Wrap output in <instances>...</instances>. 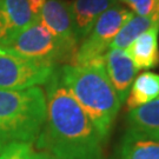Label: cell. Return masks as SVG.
I'll use <instances>...</instances> for the list:
<instances>
[{
    "label": "cell",
    "instance_id": "cell-18",
    "mask_svg": "<svg viewBox=\"0 0 159 159\" xmlns=\"http://www.w3.org/2000/svg\"><path fill=\"white\" fill-rule=\"evenodd\" d=\"M46 1L47 0H29L30 8H31V11H32V13H33V16L35 18H38L40 11H41L43 6L45 5Z\"/></svg>",
    "mask_w": 159,
    "mask_h": 159
},
{
    "label": "cell",
    "instance_id": "cell-7",
    "mask_svg": "<svg viewBox=\"0 0 159 159\" xmlns=\"http://www.w3.org/2000/svg\"><path fill=\"white\" fill-rule=\"evenodd\" d=\"M38 19L57 38L67 56L70 65L73 64L79 40L74 32L70 2L66 0H47Z\"/></svg>",
    "mask_w": 159,
    "mask_h": 159
},
{
    "label": "cell",
    "instance_id": "cell-5",
    "mask_svg": "<svg viewBox=\"0 0 159 159\" xmlns=\"http://www.w3.org/2000/svg\"><path fill=\"white\" fill-rule=\"evenodd\" d=\"M57 65L27 58L0 46V89L25 90L46 85Z\"/></svg>",
    "mask_w": 159,
    "mask_h": 159
},
{
    "label": "cell",
    "instance_id": "cell-15",
    "mask_svg": "<svg viewBox=\"0 0 159 159\" xmlns=\"http://www.w3.org/2000/svg\"><path fill=\"white\" fill-rule=\"evenodd\" d=\"M0 8L6 14L16 34L37 19L30 8L29 0H0Z\"/></svg>",
    "mask_w": 159,
    "mask_h": 159
},
{
    "label": "cell",
    "instance_id": "cell-6",
    "mask_svg": "<svg viewBox=\"0 0 159 159\" xmlns=\"http://www.w3.org/2000/svg\"><path fill=\"white\" fill-rule=\"evenodd\" d=\"M7 50L27 58L58 63H68V58L53 34L37 18L26 29L21 30L2 45Z\"/></svg>",
    "mask_w": 159,
    "mask_h": 159
},
{
    "label": "cell",
    "instance_id": "cell-16",
    "mask_svg": "<svg viewBox=\"0 0 159 159\" xmlns=\"http://www.w3.org/2000/svg\"><path fill=\"white\" fill-rule=\"evenodd\" d=\"M132 13L142 17H159V0H119Z\"/></svg>",
    "mask_w": 159,
    "mask_h": 159
},
{
    "label": "cell",
    "instance_id": "cell-9",
    "mask_svg": "<svg viewBox=\"0 0 159 159\" xmlns=\"http://www.w3.org/2000/svg\"><path fill=\"white\" fill-rule=\"evenodd\" d=\"M116 4L117 0H72L70 10L78 40L83 41L85 39L98 18Z\"/></svg>",
    "mask_w": 159,
    "mask_h": 159
},
{
    "label": "cell",
    "instance_id": "cell-8",
    "mask_svg": "<svg viewBox=\"0 0 159 159\" xmlns=\"http://www.w3.org/2000/svg\"><path fill=\"white\" fill-rule=\"evenodd\" d=\"M104 67L120 102H125L138 72L133 61L124 50L110 48L104 57Z\"/></svg>",
    "mask_w": 159,
    "mask_h": 159
},
{
    "label": "cell",
    "instance_id": "cell-19",
    "mask_svg": "<svg viewBox=\"0 0 159 159\" xmlns=\"http://www.w3.org/2000/svg\"><path fill=\"white\" fill-rule=\"evenodd\" d=\"M32 159H61V158H59V157L50 153V152H46V151H39V152H33Z\"/></svg>",
    "mask_w": 159,
    "mask_h": 159
},
{
    "label": "cell",
    "instance_id": "cell-11",
    "mask_svg": "<svg viewBox=\"0 0 159 159\" xmlns=\"http://www.w3.org/2000/svg\"><path fill=\"white\" fill-rule=\"evenodd\" d=\"M118 159H159V138L127 129L120 140Z\"/></svg>",
    "mask_w": 159,
    "mask_h": 159
},
{
    "label": "cell",
    "instance_id": "cell-1",
    "mask_svg": "<svg viewBox=\"0 0 159 159\" xmlns=\"http://www.w3.org/2000/svg\"><path fill=\"white\" fill-rule=\"evenodd\" d=\"M46 117L37 148L61 159H104L100 134L57 67L46 84Z\"/></svg>",
    "mask_w": 159,
    "mask_h": 159
},
{
    "label": "cell",
    "instance_id": "cell-2",
    "mask_svg": "<svg viewBox=\"0 0 159 159\" xmlns=\"http://www.w3.org/2000/svg\"><path fill=\"white\" fill-rule=\"evenodd\" d=\"M59 68L64 84L90 117L102 140L107 139L121 102L105 67L66 64Z\"/></svg>",
    "mask_w": 159,
    "mask_h": 159
},
{
    "label": "cell",
    "instance_id": "cell-4",
    "mask_svg": "<svg viewBox=\"0 0 159 159\" xmlns=\"http://www.w3.org/2000/svg\"><path fill=\"white\" fill-rule=\"evenodd\" d=\"M134 14L116 4L98 18L90 34L81 41L73 64L75 66H104V57L119 30Z\"/></svg>",
    "mask_w": 159,
    "mask_h": 159
},
{
    "label": "cell",
    "instance_id": "cell-3",
    "mask_svg": "<svg viewBox=\"0 0 159 159\" xmlns=\"http://www.w3.org/2000/svg\"><path fill=\"white\" fill-rule=\"evenodd\" d=\"M46 117V96L40 87L0 89V153L14 143L33 144Z\"/></svg>",
    "mask_w": 159,
    "mask_h": 159
},
{
    "label": "cell",
    "instance_id": "cell-13",
    "mask_svg": "<svg viewBox=\"0 0 159 159\" xmlns=\"http://www.w3.org/2000/svg\"><path fill=\"white\" fill-rule=\"evenodd\" d=\"M127 96L129 110L142 106L159 97V74L153 72H144L138 75L131 86Z\"/></svg>",
    "mask_w": 159,
    "mask_h": 159
},
{
    "label": "cell",
    "instance_id": "cell-17",
    "mask_svg": "<svg viewBox=\"0 0 159 159\" xmlns=\"http://www.w3.org/2000/svg\"><path fill=\"white\" fill-rule=\"evenodd\" d=\"M33 152L32 144L14 143L8 145L0 153V159H32Z\"/></svg>",
    "mask_w": 159,
    "mask_h": 159
},
{
    "label": "cell",
    "instance_id": "cell-10",
    "mask_svg": "<svg viewBox=\"0 0 159 159\" xmlns=\"http://www.w3.org/2000/svg\"><path fill=\"white\" fill-rule=\"evenodd\" d=\"M159 25H154L134 39L125 50L137 70H148L159 65Z\"/></svg>",
    "mask_w": 159,
    "mask_h": 159
},
{
    "label": "cell",
    "instance_id": "cell-12",
    "mask_svg": "<svg viewBox=\"0 0 159 159\" xmlns=\"http://www.w3.org/2000/svg\"><path fill=\"white\" fill-rule=\"evenodd\" d=\"M126 120L131 130L159 138V97L142 106L129 110Z\"/></svg>",
    "mask_w": 159,
    "mask_h": 159
},
{
    "label": "cell",
    "instance_id": "cell-14",
    "mask_svg": "<svg viewBox=\"0 0 159 159\" xmlns=\"http://www.w3.org/2000/svg\"><path fill=\"white\" fill-rule=\"evenodd\" d=\"M154 25H159V17H142L133 16L130 20L119 30L111 43L110 48H119L125 51L127 46L134 39H137L142 33Z\"/></svg>",
    "mask_w": 159,
    "mask_h": 159
}]
</instances>
